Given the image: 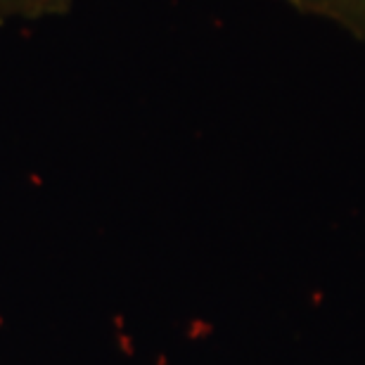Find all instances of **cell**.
<instances>
[{
	"instance_id": "obj_2",
	"label": "cell",
	"mask_w": 365,
	"mask_h": 365,
	"mask_svg": "<svg viewBox=\"0 0 365 365\" xmlns=\"http://www.w3.org/2000/svg\"><path fill=\"white\" fill-rule=\"evenodd\" d=\"M74 0H0V26L67 14Z\"/></svg>"
},
{
	"instance_id": "obj_1",
	"label": "cell",
	"mask_w": 365,
	"mask_h": 365,
	"mask_svg": "<svg viewBox=\"0 0 365 365\" xmlns=\"http://www.w3.org/2000/svg\"><path fill=\"white\" fill-rule=\"evenodd\" d=\"M297 10L327 19L365 41V0H287Z\"/></svg>"
}]
</instances>
